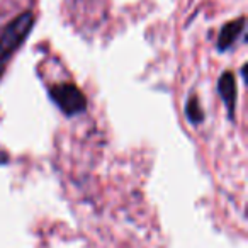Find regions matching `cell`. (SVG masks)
I'll return each mask as SVG.
<instances>
[{"label": "cell", "instance_id": "cell-1", "mask_svg": "<svg viewBox=\"0 0 248 248\" xmlns=\"http://www.w3.org/2000/svg\"><path fill=\"white\" fill-rule=\"evenodd\" d=\"M32 22H34L32 14L31 12H26L19 19H16L11 26H7L4 34L0 36V62L7 60L16 51V48L24 41L26 36L31 31Z\"/></svg>", "mask_w": 248, "mask_h": 248}, {"label": "cell", "instance_id": "cell-2", "mask_svg": "<svg viewBox=\"0 0 248 248\" xmlns=\"http://www.w3.org/2000/svg\"><path fill=\"white\" fill-rule=\"evenodd\" d=\"M51 99L66 114H78L85 109L87 100L78 87L73 83H60L51 89Z\"/></svg>", "mask_w": 248, "mask_h": 248}, {"label": "cell", "instance_id": "cell-3", "mask_svg": "<svg viewBox=\"0 0 248 248\" xmlns=\"http://www.w3.org/2000/svg\"><path fill=\"white\" fill-rule=\"evenodd\" d=\"M243 19H238V21L234 22H230V24H226L223 28V31H221L219 34V39H217V48L219 49H228L231 45L234 43V39H236V36L241 32V29H243Z\"/></svg>", "mask_w": 248, "mask_h": 248}, {"label": "cell", "instance_id": "cell-4", "mask_svg": "<svg viewBox=\"0 0 248 248\" xmlns=\"http://www.w3.org/2000/svg\"><path fill=\"white\" fill-rule=\"evenodd\" d=\"M219 92L231 116V114H233V107H234V95H236V87H234V80L231 73H224L219 78Z\"/></svg>", "mask_w": 248, "mask_h": 248}, {"label": "cell", "instance_id": "cell-5", "mask_svg": "<svg viewBox=\"0 0 248 248\" xmlns=\"http://www.w3.org/2000/svg\"><path fill=\"white\" fill-rule=\"evenodd\" d=\"M187 116L192 123H201L202 121V110H201V106H199V100L196 97L189 100L187 104Z\"/></svg>", "mask_w": 248, "mask_h": 248}]
</instances>
